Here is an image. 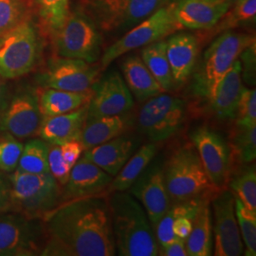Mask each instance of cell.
I'll list each match as a JSON object with an SVG mask.
<instances>
[{"label": "cell", "instance_id": "7", "mask_svg": "<svg viewBox=\"0 0 256 256\" xmlns=\"http://www.w3.org/2000/svg\"><path fill=\"white\" fill-rule=\"evenodd\" d=\"M176 1L167 4L156 10L150 16L131 28L128 32L110 45L102 54L100 66L106 70L120 56L153 44L183 30L174 14Z\"/></svg>", "mask_w": 256, "mask_h": 256}, {"label": "cell", "instance_id": "35", "mask_svg": "<svg viewBox=\"0 0 256 256\" xmlns=\"http://www.w3.org/2000/svg\"><path fill=\"white\" fill-rule=\"evenodd\" d=\"M230 187L236 198H238L248 209L256 212V170L250 166L238 174L230 182Z\"/></svg>", "mask_w": 256, "mask_h": 256}, {"label": "cell", "instance_id": "24", "mask_svg": "<svg viewBox=\"0 0 256 256\" xmlns=\"http://www.w3.org/2000/svg\"><path fill=\"white\" fill-rule=\"evenodd\" d=\"M124 82L138 101L144 102L164 93L155 77L150 72L140 56L130 55L122 64Z\"/></svg>", "mask_w": 256, "mask_h": 256}, {"label": "cell", "instance_id": "39", "mask_svg": "<svg viewBox=\"0 0 256 256\" xmlns=\"http://www.w3.org/2000/svg\"><path fill=\"white\" fill-rule=\"evenodd\" d=\"M48 167L50 173L61 186L68 182L72 168L64 162L60 146L50 144L48 146Z\"/></svg>", "mask_w": 256, "mask_h": 256}, {"label": "cell", "instance_id": "34", "mask_svg": "<svg viewBox=\"0 0 256 256\" xmlns=\"http://www.w3.org/2000/svg\"><path fill=\"white\" fill-rule=\"evenodd\" d=\"M234 212L238 220L239 232L244 245V254L246 256H256V212L248 209L236 196Z\"/></svg>", "mask_w": 256, "mask_h": 256}, {"label": "cell", "instance_id": "15", "mask_svg": "<svg viewBox=\"0 0 256 256\" xmlns=\"http://www.w3.org/2000/svg\"><path fill=\"white\" fill-rule=\"evenodd\" d=\"M214 214L212 232L214 234V254L216 256H240L244 245L239 232L234 212V194L223 190L212 204Z\"/></svg>", "mask_w": 256, "mask_h": 256}, {"label": "cell", "instance_id": "2", "mask_svg": "<svg viewBox=\"0 0 256 256\" xmlns=\"http://www.w3.org/2000/svg\"><path fill=\"white\" fill-rule=\"evenodd\" d=\"M116 254L120 256H158L155 230L135 198L113 192L108 198Z\"/></svg>", "mask_w": 256, "mask_h": 256}, {"label": "cell", "instance_id": "5", "mask_svg": "<svg viewBox=\"0 0 256 256\" xmlns=\"http://www.w3.org/2000/svg\"><path fill=\"white\" fill-rule=\"evenodd\" d=\"M164 180L173 203L202 200L214 189L194 146L176 149L164 167Z\"/></svg>", "mask_w": 256, "mask_h": 256}, {"label": "cell", "instance_id": "22", "mask_svg": "<svg viewBox=\"0 0 256 256\" xmlns=\"http://www.w3.org/2000/svg\"><path fill=\"white\" fill-rule=\"evenodd\" d=\"M136 144L131 138L120 135L108 142L84 151V156L115 176L133 155Z\"/></svg>", "mask_w": 256, "mask_h": 256}, {"label": "cell", "instance_id": "14", "mask_svg": "<svg viewBox=\"0 0 256 256\" xmlns=\"http://www.w3.org/2000/svg\"><path fill=\"white\" fill-rule=\"evenodd\" d=\"M191 138L210 184L214 189L222 190L228 182L232 154L228 144L207 126L198 128Z\"/></svg>", "mask_w": 256, "mask_h": 256}, {"label": "cell", "instance_id": "26", "mask_svg": "<svg viewBox=\"0 0 256 256\" xmlns=\"http://www.w3.org/2000/svg\"><path fill=\"white\" fill-rule=\"evenodd\" d=\"M30 16L36 19L40 34L50 40L64 24L70 10V0H28Z\"/></svg>", "mask_w": 256, "mask_h": 256}, {"label": "cell", "instance_id": "23", "mask_svg": "<svg viewBox=\"0 0 256 256\" xmlns=\"http://www.w3.org/2000/svg\"><path fill=\"white\" fill-rule=\"evenodd\" d=\"M244 88L240 60H236L220 81L209 102L220 119H236L238 102Z\"/></svg>", "mask_w": 256, "mask_h": 256}, {"label": "cell", "instance_id": "42", "mask_svg": "<svg viewBox=\"0 0 256 256\" xmlns=\"http://www.w3.org/2000/svg\"><path fill=\"white\" fill-rule=\"evenodd\" d=\"M60 148L64 162L70 167H72L77 162V160L81 158L82 152L84 151L82 142L77 140L66 142L61 144Z\"/></svg>", "mask_w": 256, "mask_h": 256}, {"label": "cell", "instance_id": "20", "mask_svg": "<svg viewBox=\"0 0 256 256\" xmlns=\"http://www.w3.org/2000/svg\"><path fill=\"white\" fill-rule=\"evenodd\" d=\"M200 37L189 34H173L166 40V54L171 68L174 88L183 86L191 77L196 64Z\"/></svg>", "mask_w": 256, "mask_h": 256}, {"label": "cell", "instance_id": "33", "mask_svg": "<svg viewBox=\"0 0 256 256\" xmlns=\"http://www.w3.org/2000/svg\"><path fill=\"white\" fill-rule=\"evenodd\" d=\"M230 154L239 162L248 164L256 160V124L245 126L236 122L230 137Z\"/></svg>", "mask_w": 256, "mask_h": 256}, {"label": "cell", "instance_id": "29", "mask_svg": "<svg viewBox=\"0 0 256 256\" xmlns=\"http://www.w3.org/2000/svg\"><path fill=\"white\" fill-rule=\"evenodd\" d=\"M158 152L155 142H149L140 147L129 158L119 173L113 178L108 192H124L132 186L138 176L153 160Z\"/></svg>", "mask_w": 256, "mask_h": 256}, {"label": "cell", "instance_id": "4", "mask_svg": "<svg viewBox=\"0 0 256 256\" xmlns=\"http://www.w3.org/2000/svg\"><path fill=\"white\" fill-rule=\"evenodd\" d=\"M9 178L14 212L42 220L62 203L61 185L50 173L30 174L16 169Z\"/></svg>", "mask_w": 256, "mask_h": 256}, {"label": "cell", "instance_id": "27", "mask_svg": "<svg viewBox=\"0 0 256 256\" xmlns=\"http://www.w3.org/2000/svg\"><path fill=\"white\" fill-rule=\"evenodd\" d=\"M92 96V90L72 92L42 88L37 92L39 108L43 117L61 115L78 110L88 104Z\"/></svg>", "mask_w": 256, "mask_h": 256}, {"label": "cell", "instance_id": "3", "mask_svg": "<svg viewBox=\"0 0 256 256\" xmlns=\"http://www.w3.org/2000/svg\"><path fill=\"white\" fill-rule=\"evenodd\" d=\"M256 43L254 34L228 30L220 34L203 55L194 76L196 94L210 100L222 78L248 46Z\"/></svg>", "mask_w": 256, "mask_h": 256}, {"label": "cell", "instance_id": "12", "mask_svg": "<svg viewBox=\"0 0 256 256\" xmlns=\"http://www.w3.org/2000/svg\"><path fill=\"white\" fill-rule=\"evenodd\" d=\"M100 64L88 63L80 59L56 56L48 61L45 70L37 77L42 88L72 92L92 90L99 79Z\"/></svg>", "mask_w": 256, "mask_h": 256}, {"label": "cell", "instance_id": "13", "mask_svg": "<svg viewBox=\"0 0 256 256\" xmlns=\"http://www.w3.org/2000/svg\"><path fill=\"white\" fill-rule=\"evenodd\" d=\"M43 120L37 92H18L0 113V134L18 140L36 137Z\"/></svg>", "mask_w": 256, "mask_h": 256}, {"label": "cell", "instance_id": "44", "mask_svg": "<svg viewBox=\"0 0 256 256\" xmlns=\"http://www.w3.org/2000/svg\"><path fill=\"white\" fill-rule=\"evenodd\" d=\"M8 104V90L4 78L0 76V113Z\"/></svg>", "mask_w": 256, "mask_h": 256}, {"label": "cell", "instance_id": "19", "mask_svg": "<svg viewBox=\"0 0 256 256\" xmlns=\"http://www.w3.org/2000/svg\"><path fill=\"white\" fill-rule=\"evenodd\" d=\"M234 0H178L174 14L183 28L205 32L229 10Z\"/></svg>", "mask_w": 256, "mask_h": 256}, {"label": "cell", "instance_id": "8", "mask_svg": "<svg viewBox=\"0 0 256 256\" xmlns=\"http://www.w3.org/2000/svg\"><path fill=\"white\" fill-rule=\"evenodd\" d=\"M178 0H82V12L106 32L126 30Z\"/></svg>", "mask_w": 256, "mask_h": 256}, {"label": "cell", "instance_id": "16", "mask_svg": "<svg viewBox=\"0 0 256 256\" xmlns=\"http://www.w3.org/2000/svg\"><path fill=\"white\" fill-rule=\"evenodd\" d=\"M88 118L126 114L133 108L132 93L118 72L106 74L92 86Z\"/></svg>", "mask_w": 256, "mask_h": 256}, {"label": "cell", "instance_id": "43", "mask_svg": "<svg viewBox=\"0 0 256 256\" xmlns=\"http://www.w3.org/2000/svg\"><path fill=\"white\" fill-rule=\"evenodd\" d=\"M158 256H187L186 248H185V239L176 236L164 248L158 250Z\"/></svg>", "mask_w": 256, "mask_h": 256}, {"label": "cell", "instance_id": "37", "mask_svg": "<svg viewBox=\"0 0 256 256\" xmlns=\"http://www.w3.org/2000/svg\"><path fill=\"white\" fill-rule=\"evenodd\" d=\"M23 146V144L16 138L4 136L3 138H0L1 172L10 174L18 168Z\"/></svg>", "mask_w": 256, "mask_h": 256}, {"label": "cell", "instance_id": "36", "mask_svg": "<svg viewBox=\"0 0 256 256\" xmlns=\"http://www.w3.org/2000/svg\"><path fill=\"white\" fill-rule=\"evenodd\" d=\"M28 18V0H0V36Z\"/></svg>", "mask_w": 256, "mask_h": 256}, {"label": "cell", "instance_id": "10", "mask_svg": "<svg viewBox=\"0 0 256 256\" xmlns=\"http://www.w3.org/2000/svg\"><path fill=\"white\" fill-rule=\"evenodd\" d=\"M185 102L178 97L160 93L146 100L138 114V131L150 142L169 140L182 128Z\"/></svg>", "mask_w": 256, "mask_h": 256}, {"label": "cell", "instance_id": "21", "mask_svg": "<svg viewBox=\"0 0 256 256\" xmlns=\"http://www.w3.org/2000/svg\"><path fill=\"white\" fill-rule=\"evenodd\" d=\"M88 104L61 115L43 117L38 135L50 144L61 146L70 140H80L88 118Z\"/></svg>", "mask_w": 256, "mask_h": 256}, {"label": "cell", "instance_id": "11", "mask_svg": "<svg viewBox=\"0 0 256 256\" xmlns=\"http://www.w3.org/2000/svg\"><path fill=\"white\" fill-rule=\"evenodd\" d=\"M41 221L16 212L0 214V256H41L46 241Z\"/></svg>", "mask_w": 256, "mask_h": 256}, {"label": "cell", "instance_id": "30", "mask_svg": "<svg viewBox=\"0 0 256 256\" xmlns=\"http://www.w3.org/2000/svg\"><path fill=\"white\" fill-rule=\"evenodd\" d=\"M140 58L164 92L174 88L171 68L166 54V40L162 39L142 50Z\"/></svg>", "mask_w": 256, "mask_h": 256}, {"label": "cell", "instance_id": "28", "mask_svg": "<svg viewBox=\"0 0 256 256\" xmlns=\"http://www.w3.org/2000/svg\"><path fill=\"white\" fill-rule=\"evenodd\" d=\"M187 256H209L212 250V223L209 202L203 200L192 220V230L185 239Z\"/></svg>", "mask_w": 256, "mask_h": 256}, {"label": "cell", "instance_id": "32", "mask_svg": "<svg viewBox=\"0 0 256 256\" xmlns=\"http://www.w3.org/2000/svg\"><path fill=\"white\" fill-rule=\"evenodd\" d=\"M256 16V0H236L216 25L205 32L210 34V37L214 36L247 23L254 22Z\"/></svg>", "mask_w": 256, "mask_h": 256}, {"label": "cell", "instance_id": "25", "mask_svg": "<svg viewBox=\"0 0 256 256\" xmlns=\"http://www.w3.org/2000/svg\"><path fill=\"white\" fill-rule=\"evenodd\" d=\"M126 114L110 117L86 118L82 128L80 142L84 149L102 144L114 138L122 135L130 126Z\"/></svg>", "mask_w": 256, "mask_h": 256}, {"label": "cell", "instance_id": "41", "mask_svg": "<svg viewBox=\"0 0 256 256\" xmlns=\"http://www.w3.org/2000/svg\"><path fill=\"white\" fill-rule=\"evenodd\" d=\"M14 212L9 174L0 171V214Z\"/></svg>", "mask_w": 256, "mask_h": 256}, {"label": "cell", "instance_id": "40", "mask_svg": "<svg viewBox=\"0 0 256 256\" xmlns=\"http://www.w3.org/2000/svg\"><path fill=\"white\" fill-rule=\"evenodd\" d=\"M239 60L241 63L242 78L250 84L256 82V43L248 46L247 48L240 54Z\"/></svg>", "mask_w": 256, "mask_h": 256}, {"label": "cell", "instance_id": "38", "mask_svg": "<svg viewBox=\"0 0 256 256\" xmlns=\"http://www.w3.org/2000/svg\"><path fill=\"white\" fill-rule=\"evenodd\" d=\"M236 122L245 126L256 124V88H243L236 110Z\"/></svg>", "mask_w": 256, "mask_h": 256}, {"label": "cell", "instance_id": "31", "mask_svg": "<svg viewBox=\"0 0 256 256\" xmlns=\"http://www.w3.org/2000/svg\"><path fill=\"white\" fill-rule=\"evenodd\" d=\"M48 146L50 144L42 138L27 142L23 146L16 169L30 174L50 173Z\"/></svg>", "mask_w": 256, "mask_h": 256}, {"label": "cell", "instance_id": "1", "mask_svg": "<svg viewBox=\"0 0 256 256\" xmlns=\"http://www.w3.org/2000/svg\"><path fill=\"white\" fill-rule=\"evenodd\" d=\"M42 221L46 241L41 256L117 254L108 198L102 194L62 202Z\"/></svg>", "mask_w": 256, "mask_h": 256}, {"label": "cell", "instance_id": "18", "mask_svg": "<svg viewBox=\"0 0 256 256\" xmlns=\"http://www.w3.org/2000/svg\"><path fill=\"white\" fill-rule=\"evenodd\" d=\"M113 178L82 156L72 166L64 185L62 202L101 196L108 192Z\"/></svg>", "mask_w": 256, "mask_h": 256}, {"label": "cell", "instance_id": "17", "mask_svg": "<svg viewBox=\"0 0 256 256\" xmlns=\"http://www.w3.org/2000/svg\"><path fill=\"white\" fill-rule=\"evenodd\" d=\"M128 191L140 202L153 228L171 206L164 167L160 165H148Z\"/></svg>", "mask_w": 256, "mask_h": 256}, {"label": "cell", "instance_id": "9", "mask_svg": "<svg viewBox=\"0 0 256 256\" xmlns=\"http://www.w3.org/2000/svg\"><path fill=\"white\" fill-rule=\"evenodd\" d=\"M55 55L96 63L101 56L102 38L95 23L82 10L70 12L50 40Z\"/></svg>", "mask_w": 256, "mask_h": 256}, {"label": "cell", "instance_id": "6", "mask_svg": "<svg viewBox=\"0 0 256 256\" xmlns=\"http://www.w3.org/2000/svg\"><path fill=\"white\" fill-rule=\"evenodd\" d=\"M40 32L32 18L0 36V76L16 79L30 74L41 54Z\"/></svg>", "mask_w": 256, "mask_h": 256}]
</instances>
